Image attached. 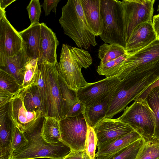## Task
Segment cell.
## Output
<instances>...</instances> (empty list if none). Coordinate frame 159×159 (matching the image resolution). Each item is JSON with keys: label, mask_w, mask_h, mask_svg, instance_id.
<instances>
[{"label": "cell", "mask_w": 159, "mask_h": 159, "mask_svg": "<svg viewBox=\"0 0 159 159\" xmlns=\"http://www.w3.org/2000/svg\"><path fill=\"white\" fill-rule=\"evenodd\" d=\"M159 79V66L130 75L122 80L108 98L105 117L111 118L122 111Z\"/></svg>", "instance_id": "6da1fadb"}, {"label": "cell", "mask_w": 159, "mask_h": 159, "mask_svg": "<svg viewBox=\"0 0 159 159\" xmlns=\"http://www.w3.org/2000/svg\"><path fill=\"white\" fill-rule=\"evenodd\" d=\"M59 23L64 34L71 38L79 48L87 49L97 43L96 35L84 16L81 0H68L61 8Z\"/></svg>", "instance_id": "7a4b0ae2"}, {"label": "cell", "mask_w": 159, "mask_h": 159, "mask_svg": "<svg viewBox=\"0 0 159 159\" xmlns=\"http://www.w3.org/2000/svg\"><path fill=\"white\" fill-rule=\"evenodd\" d=\"M92 62L91 54L87 51L63 44L59 61L56 66L68 88L77 91L89 84L83 77L81 69L88 68Z\"/></svg>", "instance_id": "3957f363"}, {"label": "cell", "mask_w": 159, "mask_h": 159, "mask_svg": "<svg viewBox=\"0 0 159 159\" xmlns=\"http://www.w3.org/2000/svg\"><path fill=\"white\" fill-rule=\"evenodd\" d=\"M43 121V118L33 132L25 133L28 140L27 144L13 152L10 159H62L70 152V148L62 142L52 144L44 140L41 133Z\"/></svg>", "instance_id": "277c9868"}, {"label": "cell", "mask_w": 159, "mask_h": 159, "mask_svg": "<svg viewBox=\"0 0 159 159\" xmlns=\"http://www.w3.org/2000/svg\"><path fill=\"white\" fill-rule=\"evenodd\" d=\"M103 29L99 36L105 43L119 44L125 49L123 8L121 1L101 0Z\"/></svg>", "instance_id": "5b68a950"}, {"label": "cell", "mask_w": 159, "mask_h": 159, "mask_svg": "<svg viewBox=\"0 0 159 159\" xmlns=\"http://www.w3.org/2000/svg\"><path fill=\"white\" fill-rule=\"evenodd\" d=\"M131 127L146 141L153 138L155 125L154 113L145 99L138 98L117 118Z\"/></svg>", "instance_id": "8992f818"}, {"label": "cell", "mask_w": 159, "mask_h": 159, "mask_svg": "<svg viewBox=\"0 0 159 159\" xmlns=\"http://www.w3.org/2000/svg\"><path fill=\"white\" fill-rule=\"evenodd\" d=\"M159 66V39H157L143 49L127 54L116 76L121 80L134 73Z\"/></svg>", "instance_id": "52a82bcc"}, {"label": "cell", "mask_w": 159, "mask_h": 159, "mask_svg": "<svg viewBox=\"0 0 159 159\" xmlns=\"http://www.w3.org/2000/svg\"><path fill=\"white\" fill-rule=\"evenodd\" d=\"M38 65L44 77L48 97V116L59 120L63 118L69 110L61 94L56 65L43 61Z\"/></svg>", "instance_id": "ba28073f"}, {"label": "cell", "mask_w": 159, "mask_h": 159, "mask_svg": "<svg viewBox=\"0 0 159 159\" xmlns=\"http://www.w3.org/2000/svg\"><path fill=\"white\" fill-rule=\"evenodd\" d=\"M154 0H123L125 36L127 44L134 29L144 22H152Z\"/></svg>", "instance_id": "9c48e42d"}, {"label": "cell", "mask_w": 159, "mask_h": 159, "mask_svg": "<svg viewBox=\"0 0 159 159\" xmlns=\"http://www.w3.org/2000/svg\"><path fill=\"white\" fill-rule=\"evenodd\" d=\"M61 141L71 150L85 151L88 125L83 114L60 120Z\"/></svg>", "instance_id": "30bf717a"}, {"label": "cell", "mask_w": 159, "mask_h": 159, "mask_svg": "<svg viewBox=\"0 0 159 159\" xmlns=\"http://www.w3.org/2000/svg\"><path fill=\"white\" fill-rule=\"evenodd\" d=\"M8 111L15 125L24 133L33 132L43 117L42 111H30L24 105L21 88L14 93L8 106Z\"/></svg>", "instance_id": "8fae6325"}, {"label": "cell", "mask_w": 159, "mask_h": 159, "mask_svg": "<svg viewBox=\"0 0 159 159\" xmlns=\"http://www.w3.org/2000/svg\"><path fill=\"white\" fill-rule=\"evenodd\" d=\"M121 80L116 75L89 83L77 91L78 98L84 102L86 107L98 104L108 97Z\"/></svg>", "instance_id": "7c38bea8"}, {"label": "cell", "mask_w": 159, "mask_h": 159, "mask_svg": "<svg viewBox=\"0 0 159 159\" xmlns=\"http://www.w3.org/2000/svg\"><path fill=\"white\" fill-rule=\"evenodd\" d=\"M23 47L22 39L7 19L5 11L0 10V57L14 56Z\"/></svg>", "instance_id": "4fadbf2b"}, {"label": "cell", "mask_w": 159, "mask_h": 159, "mask_svg": "<svg viewBox=\"0 0 159 159\" xmlns=\"http://www.w3.org/2000/svg\"><path fill=\"white\" fill-rule=\"evenodd\" d=\"M97 140V145L121 137L134 131L129 125L117 119L105 117L93 128Z\"/></svg>", "instance_id": "5bb4252c"}, {"label": "cell", "mask_w": 159, "mask_h": 159, "mask_svg": "<svg viewBox=\"0 0 159 159\" xmlns=\"http://www.w3.org/2000/svg\"><path fill=\"white\" fill-rule=\"evenodd\" d=\"M157 39L152 22L139 25L134 30L126 44V53L131 55L143 49Z\"/></svg>", "instance_id": "9a60e30c"}, {"label": "cell", "mask_w": 159, "mask_h": 159, "mask_svg": "<svg viewBox=\"0 0 159 159\" xmlns=\"http://www.w3.org/2000/svg\"><path fill=\"white\" fill-rule=\"evenodd\" d=\"M143 138L134 130L118 138L97 145L96 159H111L124 148Z\"/></svg>", "instance_id": "2e32d148"}, {"label": "cell", "mask_w": 159, "mask_h": 159, "mask_svg": "<svg viewBox=\"0 0 159 159\" xmlns=\"http://www.w3.org/2000/svg\"><path fill=\"white\" fill-rule=\"evenodd\" d=\"M55 34L44 23H40L41 56L38 64L46 61L56 65L57 63L56 50L59 44Z\"/></svg>", "instance_id": "e0dca14e"}, {"label": "cell", "mask_w": 159, "mask_h": 159, "mask_svg": "<svg viewBox=\"0 0 159 159\" xmlns=\"http://www.w3.org/2000/svg\"><path fill=\"white\" fill-rule=\"evenodd\" d=\"M19 33L28 58L30 59H38V61L41 56L40 23L30 25Z\"/></svg>", "instance_id": "ac0fdd59"}, {"label": "cell", "mask_w": 159, "mask_h": 159, "mask_svg": "<svg viewBox=\"0 0 159 159\" xmlns=\"http://www.w3.org/2000/svg\"><path fill=\"white\" fill-rule=\"evenodd\" d=\"M30 59L23 47L14 56L0 57V68L12 75L21 86L24 79L23 68Z\"/></svg>", "instance_id": "d6986e66"}, {"label": "cell", "mask_w": 159, "mask_h": 159, "mask_svg": "<svg viewBox=\"0 0 159 159\" xmlns=\"http://www.w3.org/2000/svg\"><path fill=\"white\" fill-rule=\"evenodd\" d=\"M86 19L96 36H100L103 29L101 0H81Z\"/></svg>", "instance_id": "ffe728a7"}, {"label": "cell", "mask_w": 159, "mask_h": 159, "mask_svg": "<svg viewBox=\"0 0 159 159\" xmlns=\"http://www.w3.org/2000/svg\"><path fill=\"white\" fill-rule=\"evenodd\" d=\"M8 104L0 110V155L10 151L13 123L8 113Z\"/></svg>", "instance_id": "44dd1931"}, {"label": "cell", "mask_w": 159, "mask_h": 159, "mask_svg": "<svg viewBox=\"0 0 159 159\" xmlns=\"http://www.w3.org/2000/svg\"><path fill=\"white\" fill-rule=\"evenodd\" d=\"M41 133L43 138L48 143L61 142L60 120L52 116H43Z\"/></svg>", "instance_id": "7402d4cb"}, {"label": "cell", "mask_w": 159, "mask_h": 159, "mask_svg": "<svg viewBox=\"0 0 159 159\" xmlns=\"http://www.w3.org/2000/svg\"><path fill=\"white\" fill-rule=\"evenodd\" d=\"M21 88L24 105L27 110L30 111L43 112L40 95L36 83L25 88Z\"/></svg>", "instance_id": "603a6c76"}, {"label": "cell", "mask_w": 159, "mask_h": 159, "mask_svg": "<svg viewBox=\"0 0 159 159\" xmlns=\"http://www.w3.org/2000/svg\"><path fill=\"white\" fill-rule=\"evenodd\" d=\"M108 98L100 103L86 107L83 115L88 125L94 128L100 121L105 117Z\"/></svg>", "instance_id": "cb8c5ba5"}, {"label": "cell", "mask_w": 159, "mask_h": 159, "mask_svg": "<svg viewBox=\"0 0 159 159\" xmlns=\"http://www.w3.org/2000/svg\"><path fill=\"white\" fill-rule=\"evenodd\" d=\"M125 54V49L122 46L105 43L100 46L98 49V57L101 60L99 64H105Z\"/></svg>", "instance_id": "d4e9b609"}, {"label": "cell", "mask_w": 159, "mask_h": 159, "mask_svg": "<svg viewBox=\"0 0 159 159\" xmlns=\"http://www.w3.org/2000/svg\"><path fill=\"white\" fill-rule=\"evenodd\" d=\"M145 99L153 111L155 118V131L153 139L159 140V87L152 89Z\"/></svg>", "instance_id": "484cf974"}, {"label": "cell", "mask_w": 159, "mask_h": 159, "mask_svg": "<svg viewBox=\"0 0 159 159\" xmlns=\"http://www.w3.org/2000/svg\"><path fill=\"white\" fill-rule=\"evenodd\" d=\"M127 56L126 53L105 64H99L97 69V72L99 75H105L106 77L116 75Z\"/></svg>", "instance_id": "4316f807"}, {"label": "cell", "mask_w": 159, "mask_h": 159, "mask_svg": "<svg viewBox=\"0 0 159 159\" xmlns=\"http://www.w3.org/2000/svg\"><path fill=\"white\" fill-rule=\"evenodd\" d=\"M136 159H159V140L146 141Z\"/></svg>", "instance_id": "83f0119b"}, {"label": "cell", "mask_w": 159, "mask_h": 159, "mask_svg": "<svg viewBox=\"0 0 159 159\" xmlns=\"http://www.w3.org/2000/svg\"><path fill=\"white\" fill-rule=\"evenodd\" d=\"M38 61V59H30L24 67V79L21 88H25L36 83Z\"/></svg>", "instance_id": "f1b7e54d"}, {"label": "cell", "mask_w": 159, "mask_h": 159, "mask_svg": "<svg viewBox=\"0 0 159 159\" xmlns=\"http://www.w3.org/2000/svg\"><path fill=\"white\" fill-rule=\"evenodd\" d=\"M36 84L37 85L41 98L43 116H48L49 102L47 89L44 76L38 67Z\"/></svg>", "instance_id": "f546056e"}, {"label": "cell", "mask_w": 159, "mask_h": 159, "mask_svg": "<svg viewBox=\"0 0 159 159\" xmlns=\"http://www.w3.org/2000/svg\"><path fill=\"white\" fill-rule=\"evenodd\" d=\"M21 88L12 75L0 68V89L14 93Z\"/></svg>", "instance_id": "4dcf8cb0"}, {"label": "cell", "mask_w": 159, "mask_h": 159, "mask_svg": "<svg viewBox=\"0 0 159 159\" xmlns=\"http://www.w3.org/2000/svg\"><path fill=\"white\" fill-rule=\"evenodd\" d=\"M146 141L143 138H140L124 148L111 159H136Z\"/></svg>", "instance_id": "1f68e13d"}, {"label": "cell", "mask_w": 159, "mask_h": 159, "mask_svg": "<svg viewBox=\"0 0 159 159\" xmlns=\"http://www.w3.org/2000/svg\"><path fill=\"white\" fill-rule=\"evenodd\" d=\"M58 79L62 96L69 111L79 101L77 96V91L69 89L62 77L59 74Z\"/></svg>", "instance_id": "d6a6232c"}, {"label": "cell", "mask_w": 159, "mask_h": 159, "mask_svg": "<svg viewBox=\"0 0 159 159\" xmlns=\"http://www.w3.org/2000/svg\"><path fill=\"white\" fill-rule=\"evenodd\" d=\"M13 131L10 151L11 156L13 152L23 148L28 142V140L25 133L22 131L13 122Z\"/></svg>", "instance_id": "836d02e7"}, {"label": "cell", "mask_w": 159, "mask_h": 159, "mask_svg": "<svg viewBox=\"0 0 159 159\" xmlns=\"http://www.w3.org/2000/svg\"><path fill=\"white\" fill-rule=\"evenodd\" d=\"M97 145V138L94 129L93 128L88 125L85 151L90 159H96L95 152Z\"/></svg>", "instance_id": "e575fe53"}, {"label": "cell", "mask_w": 159, "mask_h": 159, "mask_svg": "<svg viewBox=\"0 0 159 159\" xmlns=\"http://www.w3.org/2000/svg\"><path fill=\"white\" fill-rule=\"evenodd\" d=\"M41 5L39 0H31L26 7L30 25L37 24L41 12Z\"/></svg>", "instance_id": "d590c367"}, {"label": "cell", "mask_w": 159, "mask_h": 159, "mask_svg": "<svg viewBox=\"0 0 159 159\" xmlns=\"http://www.w3.org/2000/svg\"><path fill=\"white\" fill-rule=\"evenodd\" d=\"M86 107L84 102L79 101L69 111L66 116H74L83 114Z\"/></svg>", "instance_id": "8d00e7d4"}, {"label": "cell", "mask_w": 159, "mask_h": 159, "mask_svg": "<svg viewBox=\"0 0 159 159\" xmlns=\"http://www.w3.org/2000/svg\"><path fill=\"white\" fill-rule=\"evenodd\" d=\"M59 0H45L41 5L45 12L46 16H48L51 11L56 13V8Z\"/></svg>", "instance_id": "74e56055"}, {"label": "cell", "mask_w": 159, "mask_h": 159, "mask_svg": "<svg viewBox=\"0 0 159 159\" xmlns=\"http://www.w3.org/2000/svg\"><path fill=\"white\" fill-rule=\"evenodd\" d=\"M14 94L0 89V108L5 106L9 103Z\"/></svg>", "instance_id": "f35d334b"}, {"label": "cell", "mask_w": 159, "mask_h": 159, "mask_svg": "<svg viewBox=\"0 0 159 159\" xmlns=\"http://www.w3.org/2000/svg\"><path fill=\"white\" fill-rule=\"evenodd\" d=\"M85 151H75L71 150L62 159H85L87 157Z\"/></svg>", "instance_id": "ab89813d"}, {"label": "cell", "mask_w": 159, "mask_h": 159, "mask_svg": "<svg viewBox=\"0 0 159 159\" xmlns=\"http://www.w3.org/2000/svg\"><path fill=\"white\" fill-rule=\"evenodd\" d=\"M157 87H159V79L146 89L136 99L138 98L145 99L149 92L152 89Z\"/></svg>", "instance_id": "60d3db41"}, {"label": "cell", "mask_w": 159, "mask_h": 159, "mask_svg": "<svg viewBox=\"0 0 159 159\" xmlns=\"http://www.w3.org/2000/svg\"><path fill=\"white\" fill-rule=\"evenodd\" d=\"M152 23L157 39H159V13L152 17Z\"/></svg>", "instance_id": "b9f144b4"}, {"label": "cell", "mask_w": 159, "mask_h": 159, "mask_svg": "<svg viewBox=\"0 0 159 159\" xmlns=\"http://www.w3.org/2000/svg\"><path fill=\"white\" fill-rule=\"evenodd\" d=\"M16 0H0V10L5 11V9L8 6Z\"/></svg>", "instance_id": "7bdbcfd3"}, {"label": "cell", "mask_w": 159, "mask_h": 159, "mask_svg": "<svg viewBox=\"0 0 159 159\" xmlns=\"http://www.w3.org/2000/svg\"><path fill=\"white\" fill-rule=\"evenodd\" d=\"M157 11L158 12V13H159V4L158 6Z\"/></svg>", "instance_id": "ee69618b"}, {"label": "cell", "mask_w": 159, "mask_h": 159, "mask_svg": "<svg viewBox=\"0 0 159 159\" xmlns=\"http://www.w3.org/2000/svg\"><path fill=\"white\" fill-rule=\"evenodd\" d=\"M85 159H90L89 157L87 156V157Z\"/></svg>", "instance_id": "f6af8a7d"}]
</instances>
